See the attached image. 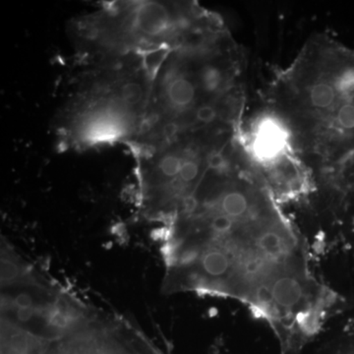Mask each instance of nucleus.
Here are the masks:
<instances>
[{"instance_id": "obj_1", "label": "nucleus", "mask_w": 354, "mask_h": 354, "mask_svg": "<svg viewBox=\"0 0 354 354\" xmlns=\"http://www.w3.org/2000/svg\"><path fill=\"white\" fill-rule=\"evenodd\" d=\"M160 253L165 295L241 302L271 328L281 354L301 353L337 301L312 270L304 235L261 181L228 185Z\"/></svg>"}, {"instance_id": "obj_3", "label": "nucleus", "mask_w": 354, "mask_h": 354, "mask_svg": "<svg viewBox=\"0 0 354 354\" xmlns=\"http://www.w3.org/2000/svg\"><path fill=\"white\" fill-rule=\"evenodd\" d=\"M274 104L295 151L327 165L354 158L353 50L312 39L279 77Z\"/></svg>"}, {"instance_id": "obj_2", "label": "nucleus", "mask_w": 354, "mask_h": 354, "mask_svg": "<svg viewBox=\"0 0 354 354\" xmlns=\"http://www.w3.org/2000/svg\"><path fill=\"white\" fill-rule=\"evenodd\" d=\"M241 77V55L221 24L167 51L153 74L143 127L129 146L236 132Z\"/></svg>"}, {"instance_id": "obj_4", "label": "nucleus", "mask_w": 354, "mask_h": 354, "mask_svg": "<svg viewBox=\"0 0 354 354\" xmlns=\"http://www.w3.org/2000/svg\"><path fill=\"white\" fill-rule=\"evenodd\" d=\"M162 57L92 60L65 104L57 133L64 150H87L138 137L145 121L153 74Z\"/></svg>"}, {"instance_id": "obj_5", "label": "nucleus", "mask_w": 354, "mask_h": 354, "mask_svg": "<svg viewBox=\"0 0 354 354\" xmlns=\"http://www.w3.org/2000/svg\"><path fill=\"white\" fill-rule=\"evenodd\" d=\"M221 23L193 2L111 1L72 26L90 60L147 57L169 51Z\"/></svg>"}]
</instances>
